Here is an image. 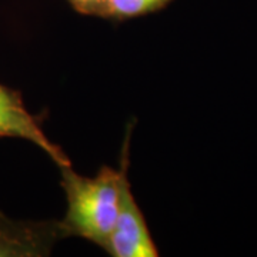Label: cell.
<instances>
[{"instance_id":"7a4b0ae2","label":"cell","mask_w":257,"mask_h":257,"mask_svg":"<svg viewBox=\"0 0 257 257\" xmlns=\"http://www.w3.org/2000/svg\"><path fill=\"white\" fill-rule=\"evenodd\" d=\"M130 133L132 127L128 126L120 156L121 183L117 221L103 250L113 257H156L159 256L156 244L152 239L145 214L139 207L128 182Z\"/></svg>"},{"instance_id":"6da1fadb","label":"cell","mask_w":257,"mask_h":257,"mask_svg":"<svg viewBox=\"0 0 257 257\" xmlns=\"http://www.w3.org/2000/svg\"><path fill=\"white\" fill-rule=\"evenodd\" d=\"M67 210L60 226L64 239L80 237L104 248L119 214L121 166H103L97 175L84 177L72 165L59 166Z\"/></svg>"},{"instance_id":"277c9868","label":"cell","mask_w":257,"mask_h":257,"mask_svg":"<svg viewBox=\"0 0 257 257\" xmlns=\"http://www.w3.org/2000/svg\"><path fill=\"white\" fill-rule=\"evenodd\" d=\"M64 239L60 221L10 219L0 211V257H43Z\"/></svg>"},{"instance_id":"8992f818","label":"cell","mask_w":257,"mask_h":257,"mask_svg":"<svg viewBox=\"0 0 257 257\" xmlns=\"http://www.w3.org/2000/svg\"><path fill=\"white\" fill-rule=\"evenodd\" d=\"M67 2L80 15L99 16V18H104L106 15V0H67Z\"/></svg>"},{"instance_id":"5b68a950","label":"cell","mask_w":257,"mask_h":257,"mask_svg":"<svg viewBox=\"0 0 257 257\" xmlns=\"http://www.w3.org/2000/svg\"><path fill=\"white\" fill-rule=\"evenodd\" d=\"M173 0H106L104 19L127 20L166 8Z\"/></svg>"},{"instance_id":"3957f363","label":"cell","mask_w":257,"mask_h":257,"mask_svg":"<svg viewBox=\"0 0 257 257\" xmlns=\"http://www.w3.org/2000/svg\"><path fill=\"white\" fill-rule=\"evenodd\" d=\"M0 138L28 140L43 150L57 166L70 165L63 149L43 132L40 119L26 109L22 94L3 84H0Z\"/></svg>"}]
</instances>
